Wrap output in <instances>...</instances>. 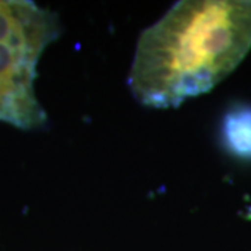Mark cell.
I'll return each instance as SVG.
<instances>
[{
	"label": "cell",
	"instance_id": "cell-3",
	"mask_svg": "<svg viewBox=\"0 0 251 251\" xmlns=\"http://www.w3.org/2000/svg\"><path fill=\"white\" fill-rule=\"evenodd\" d=\"M221 138L230 155L251 161V105H239L227 110L222 120Z\"/></svg>",
	"mask_w": 251,
	"mask_h": 251
},
{
	"label": "cell",
	"instance_id": "cell-2",
	"mask_svg": "<svg viewBox=\"0 0 251 251\" xmlns=\"http://www.w3.org/2000/svg\"><path fill=\"white\" fill-rule=\"evenodd\" d=\"M60 21L52 10L29 0H0V122L21 130L46 125L38 100V63L60 35Z\"/></svg>",
	"mask_w": 251,
	"mask_h": 251
},
{
	"label": "cell",
	"instance_id": "cell-1",
	"mask_svg": "<svg viewBox=\"0 0 251 251\" xmlns=\"http://www.w3.org/2000/svg\"><path fill=\"white\" fill-rule=\"evenodd\" d=\"M251 49V0H181L137 41L128 73L134 98L177 108L211 91Z\"/></svg>",
	"mask_w": 251,
	"mask_h": 251
}]
</instances>
